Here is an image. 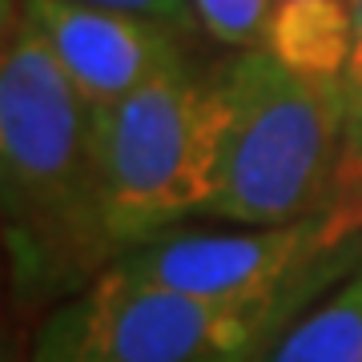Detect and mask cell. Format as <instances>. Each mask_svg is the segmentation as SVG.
Returning <instances> with one entry per match:
<instances>
[{"label": "cell", "instance_id": "1", "mask_svg": "<svg viewBox=\"0 0 362 362\" xmlns=\"http://www.w3.org/2000/svg\"><path fill=\"white\" fill-rule=\"evenodd\" d=\"M206 85V218L282 226L338 202L342 85L298 73L270 49H230Z\"/></svg>", "mask_w": 362, "mask_h": 362}, {"label": "cell", "instance_id": "2", "mask_svg": "<svg viewBox=\"0 0 362 362\" xmlns=\"http://www.w3.org/2000/svg\"><path fill=\"white\" fill-rule=\"evenodd\" d=\"M93 125L89 97L21 16L0 45V165L13 189V278L28 290L73 294L109 266L93 214Z\"/></svg>", "mask_w": 362, "mask_h": 362}, {"label": "cell", "instance_id": "3", "mask_svg": "<svg viewBox=\"0 0 362 362\" xmlns=\"http://www.w3.org/2000/svg\"><path fill=\"white\" fill-rule=\"evenodd\" d=\"M310 302L233 306L105 266L40 318L28 362H258Z\"/></svg>", "mask_w": 362, "mask_h": 362}, {"label": "cell", "instance_id": "4", "mask_svg": "<svg viewBox=\"0 0 362 362\" xmlns=\"http://www.w3.org/2000/svg\"><path fill=\"white\" fill-rule=\"evenodd\" d=\"M93 214L109 262L206 214V85L197 65L97 109Z\"/></svg>", "mask_w": 362, "mask_h": 362}, {"label": "cell", "instance_id": "5", "mask_svg": "<svg viewBox=\"0 0 362 362\" xmlns=\"http://www.w3.org/2000/svg\"><path fill=\"white\" fill-rule=\"evenodd\" d=\"M121 274L137 282L181 290L209 302L258 306L326 294L338 278L362 266V230L342 209H326L282 226H233L226 230H173L125 250Z\"/></svg>", "mask_w": 362, "mask_h": 362}, {"label": "cell", "instance_id": "6", "mask_svg": "<svg viewBox=\"0 0 362 362\" xmlns=\"http://www.w3.org/2000/svg\"><path fill=\"white\" fill-rule=\"evenodd\" d=\"M21 16L52 49L93 109L121 101L173 69L194 65V33L157 16L101 8L85 0H21Z\"/></svg>", "mask_w": 362, "mask_h": 362}, {"label": "cell", "instance_id": "7", "mask_svg": "<svg viewBox=\"0 0 362 362\" xmlns=\"http://www.w3.org/2000/svg\"><path fill=\"white\" fill-rule=\"evenodd\" d=\"M258 362H362V266L294 314Z\"/></svg>", "mask_w": 362, "mask_h": 362}, {"label": "cell", "instance_id": "8", "mask_svg": "<svg viewBox=\"0 0 362 362\" xmlns=\"http://www.w3.org/2000/svg\"><path fill=\"white\" fill-rule=\"evenodd\" d=\"M266 49L298 73L342 85L350 52V0H278Z\"/></svg>", "mask_w": 362, "mask_h": 362}, {"label": "cell", "instance_id": "9", "mask_svg": "<svg viewBox=\"0 0 362 362\" xmlns=\"http://www.w3.org/2000/svg\"><path fill=\"white\" fill-rule=\"evenodd\" d=\"M278 0H194L197 25L221 49H266Z\"/></svg>", "mask_w": 362, "mask_h": 362}, {"label": "cell", "instance_id": "10", "mask_svg": "<svg viewBox=\"0 0 362 362\" xmlns=\"http://www.w3.org/2000/svg\"><path fill=\"white\" fill-rule=\"evenodd\" d=\"M342 101H346V145L342 157L362 149V0H350V52L342 69Z\"/></svg>", "mask_w": 362, "mask_h": 362}, {"label": "cell", "instance_id": "11", "mask_svg": "<svg viewBox=\"0 0 362 362\" xmlns=\"http://www.w3.org/2000/svg\"><path fill=\"white\" fill-rule=\"evenodd\" d=\"M85 4H101V8H125V13H141V16H157L169 25L185 28V33H202L194 13V0H85Z\"/></svg>", "mask_w": 362, "mask_h": 362}, {"label": "cell", "instance_id": "12", "mask_svg": "<svg viewBox=\"0 0 362 362\" xmlns=\"http://www.w3.org/2000/svg\"><path fill=\"white\" fill-rule=\"evenodd\" d=\"M334 206L354 221V230H362V173H358V177L338 181V202H334Z\"/></svg>", "mask_w": 362, "mask_h": 362}, {"label": "cell", "instance_id": "13", "mask_svg": "<svg viewBox=\"0 0 362 362\" xmlns=\"http://www.w3.org/2000/svg\"><path fill=\"white\" fill-rule=\"evenodd\" d=\"M16 28H21V0H0V45H8Z\"/></svg>", "mask_w": 362, "mask_h": 362}, {"label": "cell", "instance_id": "14", "mask_svg": "<svg viewBox=\"0 0 362 362\" xmlns=\"http://www.w3.org/2000/svg\"><path fill=\"white\" fill-rule=\"evenodd\" d=\"M0 362H28V350L21 346V338L0 322Z\"/></svg>", "mask_w": 362, "mask_h": 362}, {"label": "cell", "instance_id": "15", "mask_svg": "<svg viewBox=\"0 0 362 362\" xmlns=\"http://www.w3.org/2000/svg\"><path fill=\"white\" fill-rule=\"evenodd\" d=\"M13 221V189H8V177H4V165H0V226Z\"/></svg>", "mask_w": 362, "mask_h": 362}, {"label": "cell", "instance_id": "16", "mask_svg": "<svg viewBox=\"0 0 362 362\" xmlns=\"http://www.w3.org/2000/svg\"><path fill=\"white\" fill-rule=\"evenodd\" d=\"M8 278H13V254H8V238H4V230H0V290H4Z\"/></svg>", "mask_w": 362, "mask_h": 362}, {"label": "cell", "instance_id": "17", "mask_svg": "<svg viewBox=\"0 0 362 362\" xmlns=\"http://www.w3.org/2000/svg\"><path fill=\"white\" fill-rule=\"evenodd\" d=\"M358 173H362V149H358V153H350V157H342V173H338V181L358 177Z\"/></svg>", "mask_w": 362, "mask_h": 362}]
</instances>
